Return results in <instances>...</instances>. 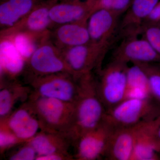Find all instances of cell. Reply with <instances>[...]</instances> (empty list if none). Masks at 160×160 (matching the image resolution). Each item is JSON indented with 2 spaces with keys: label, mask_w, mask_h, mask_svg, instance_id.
<instances>
[{
  "label": "cell",
  "mask_w": 160,
  "mask_h": 160,
  "mask_svg": "<svg viewBox=\"0 0 160 160\" xmlns=\"http://www.w3.org/2000/svg\"><path fill=\"white\" fill-rule=\"evenodd\" d=\"M76 80L78 96L75 102L73 122L68 133L73 144L83 135L101 124L106 112L98 92L97 82L91 72Z\"/></svg>",
  "instance_id": "cell-1"
},
{
  "label": "cell",
  "mask_w": 160,
  "mask_h": 160,
  "mask_svg": "<svg viewBox=\"0 0 160 160\" xmlns=\"http://www.w3.org/2000/svg\"><path fill=\"white\" fill-rule=\"evenodd\" d=\"M27 102L37 116L42 131L68 134L73 122L75 103L44 97L32 91Z\"/></svg>",
  "instance_id": "cell-2"
},
{
  "label": "cell",
  "mask_w": 160,
  "mask_h": 160,
  "mask_svg": "<svg viewBox=\"0 0 160 160\" xmlns=\"http://www.w3.org/2000/svg\"><path fill=\"white\" fill-rule=\"evenodd\" d=\"M155 109L150 98H127L106 110L104 120L114 129L128 127L155 119Z\"/></svg>",
  "instance_id": "cell-3"
},
{
  "label": "cell",
  "mask_w": 160,
  "mask_h": 160,
  "mask_svg": "<svg viewBox=\"0 0 160 160\" xmlns=\"http://www.w3.org/2000/svg\"><path fill=\"white\" fill-rule=\"evenodd\" d=\"M128 68L125 63L112 61L100 70L98 90L106 111L126 99Z\"/></svg>",
  "instance_id": "cell-4"
},
{
  "label": "cell",
  "mask_w": 160,
  "mask_h": 160,
  "mask_svg": "<svg viewBox=\"0 0 160 160\" xmlns=\"http://www.w3.org/2000/svg\"><path fill=\"white\" fill-rule=\"evenodd\" d=\"M32 92L44 97L75 103L77 98V82L67 72L38 76L31 79Z\"/></svg>",
  "instance_id": "cell-5"
},
{
  "label": "cell",
  "mask_w": 160,
  "mask_h": 160,
  "mask_svg": "<svg viewBox=\"0 0 160 160\" xmlns=\"http://www.w3.org/2000/svg\"><path fill=\"white\" fill-rule=\"evenodd\" d=\"M109 46L90 42L68 48L63 54L73 77L77 79L99 67Z\"/></svg>",
  "instance_id": "cell-6"
},
{
  "label": "cell",
  "mask_w": 160,
  "mask_h": 160,
  "mask_svg": "<svg viewBox=\"0 0 160 160\" xmlns=\"http://www.w3.org/2000/svg\"><path fill=\"white\" fill-rule=\"evenodd\" d=\"M114 128L105 121L76 142L74 156L79 160H95L105 156Z\"/></svg>",
  "instance_id": "cell-7"
},
{
  "label": "cell",
  "mask_w": 160,
  "mask_h": 160,
  "mask_svg": "<svg viewBox=\"0 0 160 160\" xmlns=\"http://www.w3.org/2000/svg\"><path fill=\"white\" fill-rule=\"evenodd\" d=\"M1 126L11 131L23 142L34 138L42 131L37 116L26 101L5 118L1 119Z\"/></svg>",
  "instance_id": "cell-8"
},
{
  "label": "cell",
  "mask_w": 160,
  "mask_h": 160,
  "mask_svg": "<svg viewBox=\"0 0 160 160\" xmlns=\"http://www.w3.org/2000/svg\"><path fill=\"white\" fill-rule=\"evenodd\" d=\"M28 62L36 76L62 72L71 74L63 53L45 42L38 46Z\"/></svg>",
  "instance_id": "cell-9"
},
{
  "label": "cell",
  "mask_w": 160,
  "mask_h": 160,
  "mask_svg": "<svg viewBox=\"0 0 160 160\" xmlns=\"http://www.w3.org/2000/svg\"><path fill=\"white\" fill-rule=\"evenodd\" d=\"M152 120L115 129L105 156L109 160H130L136 142Z\"/></svg>",
  "instance_id": "cell-10"
},
{
  "label": "cell",
  "mask_w": 160,
  "mask_h": 160,
  "mask_svg": "<svg viewBox=\"0 0 160 160\" xmlns=\"http://www.w3.org/2000/svg\"><path fill=\"white\" fill-rule=\"evenodd\" d=\"M125 64L160 62V56L144 38L129 37L115 52L113 59Z\"/></svg>",
  "instance_id": "cell-11"
},
{
  "label": "cell",
  "mask_w": 160,
  "mask_h": 160,
  "mask_svg": "<svg viewBox=\"0 0 160 160\" xmlns=\"http://www.w3.org/2000/svg\"><path fill=\"white\" fill-rule=\"evenodd\" d=\"M58 0L42 2L16 25L8 28L2 33V37L9 36L18 32H27L33 33L46 32L52 22L49 10Z\"/></svg>",
  "instance_id": "cell-12"
},
{
  "label": "cell",
  "mask_w": 160,
  "mask_h": 160,
  "mask_svg": "<svg viewBox=\"0 0 160 160\" xmlns=\"http://www.w3.org/2000/svg\"><path fill=\"white\" fill-rule=\"evenodd\" d=\"M119 15L105 9H98L92 12L87 22L91 42L109 45V40L116 29Z\"/></svg>",
  "instance_id": "cell-13"
},
{
  "label": "cell",
  "mask_w": 160,
  "mask_h": 160,
  "mask_svg": "<svg viewBox=\"0 0 160 160\" xmlns=\"http://www.w3.org/2000/svg\"><path fill=\"white\" fill-rule=\"evenodd\" d=\"M26 142L33 147L38 156L60 154L73 158L69 152L73 141L66 133L42 131Z\"/></svg>",
  "instance_id": "cell-14"
},
{
  "label": "cell",
  "mask_w": 160,
  "mask_h": 160,
  "mask_svg": "<svg viewBox=\"0 0 160 160\" xmlns=\"http://www.w3.org/2000/svg\"><path fill=\"white\" fill-rule=\"evenodd\" d=\"M159 2V0H133L123 18L121 30L128 37L140 33L143 23Z\"/></svg>",
  "instance_id": "cell-15"
},
{
  "label": "cell",
  "mask_w": 160,
  "mask_h": 160,
  "mask_svg": "<svg viewBox=\"0 0 160 160\" xmlns=\"http://www.w3.org/2000/svg\"><path fill=\"white\" fill-rule=\"evenodd\" d=\"M43 0H4L0 5L1 26L10 28L25 18Z\"/></svg>",
  "instance_id": "cell-16"
},
{
  "label": "cell",
  "mask_w": 160,
  "mask_h": 160,
  "mask_svg": "<svg viewBox=\"0 0 160 160\" xmlns=\"http://www.w3.org/2000/svg\"><path fill=\"white\" fill-rule=\"evenodd\" d=\"M1 73L13 79L25 69L26 60L9 38H2L0 44Z\"/></svg>",
  "instance_id": "cell-17"
},
{
  "label": "cell",
  "mask_w": 160,
  "mask_h": 160,
  "mask_svg": "<svg viewBox=\"0 0 160 160\" xmlns=\"http://www.w3.org/2000/svg\"><path fill=\"white\" fill-rule=\"evenodd\" d=\"M157 118L152 120L138 138L130 160L158 159L154 130Z\"/></svg>",
  "instance_id": "cell-18"
},
{
  "label": "cell",
  "mask_w": 160,
  "mask_h": 160,
  "mask_svg": "<svg viewBox=\"0 0 160 160\" xmlns=\"http://www.w3.org/2000/svg\"><path fill=\"white\" fill-rule=\"evenodd\" d=\"M87 22L84 21L63 24L56 32L58 42L68 48L90 42L91 40Z\"/></svg>",
  "instance_id": "cell-19"
},
{
  "label": "cell",
  "mask_w": 160,
  "mask_h": 160,
  "mask_svg": "<svg viewBox=\"0 0 160 160\" xmlns=\"http://www.w3.org/2000/svg\"><path fill=\"white\" fill-rule=\"evenodd\" d=\"M32 89L16 83L2 85L0 90L1 119L8 117L18 101L28 99Z\"/></svg>",
  "instance_id": "cell-20"
},
{
  "label": "cell",
  "mask_w": 160,
  "mask_h": 160,
  "mask_svg": "<svg viewBox=\"0 0 160 160\" xmlns=\"http://www.w3.org/2000/svg\"><path fill=\"white\" fill-rule=\"evenodd\" d=\"M126 97L150 98L152 97L147 76L139 65L133 64L127 69Z\"/></svg>",
  "instance_id": "cell-21"
},
{
  "label": "cell",
  "mask_w": 160,
  "mask_h": 160,
  "mask_svg": "<svg viewBox=\"0 0 160 160\" xmlns=\"http://www.w3.org/2000/svg\"><path fill=\"white\" fill-rule=\"evenodd\" d=\"M44 32L33 33L23 32L6 37L11 39L21 55L26 61H28L36 49H37L38 46H39L36 44V38Z\"/></svg>",
  "instance_id": "cell-22"
},
{
  "label": "cell",
  "mask_w": 160,
  "mask_h": 160,
  "mask_svg": "<svg viewBox=\"0 0 160 160\" xmlns=\"http://www.w3.org/2000/svg\"><path fill=\"white\" fill-rule=\"evenodd\" d=\"M139 65L148 78L151 97L160 102V68L150 63H133Z\"/></svg>",
  "instance_id": "cell-23"
},
{
  "label": "cell",
  "mask_w": 160,
  "mask_h": 160,
  "mask_svg": "<svg viewBox=\"0 0 160 160\" xmlns=\"http://www.w3.org/2000/svg\"><path fill=\"white\" fill-rule=\"evenodd\" d=\"M140 33L143 38L160 56V26L150 23H143Z\"/></svg>",
  "instance_id": "cell-24"
},
{
  "label": "cell",
  "mask_w": 160,
  "mask_h": 160,
  "mask_svg": "<svg viewBox=\"0 0 160 160\" xmlns=\"http://www.w3.org/2000/svg\"><path fill=\"white\" fill-rule=\"evenodd\" d=\"M130 2V0H97L92 12L98 9H105L120 14L127 10Z\"/></svg>",
  "instance_id": "cell-25"
},
{
  "label": "cell",
  "mask_w": 160,
  "mask_h": 160,
  "mask_svg": "<svg viewBox=\"0 0 160 160\" xmlns=\"http://www.w3.org/2000/svg\"><path fill=\"white\" fill-rule=\"evenodd\" d=\"M24 143L11 131L6 127L1 126L0 130V149L1 152L9 149L18 144Z\"/></svg>",
  "instance_id": "cell-26"
},
{
  "label": "cell",
  "mask_w": 160,
  "mask_h": 160,
  "mask_svg": "<svg viewBox=\"0 0 160 160\" xmlns=\"http://www.w3.org/2000/svg\"><path fill=\"white\" fill-rule=\"evenodd\" d=\"M38 155L33 147L28 143H24V146L10 155L9 159L11 160H36Z\"/></svg>",
  "instance_id": "cell-27"
},
{
  "label": "cell",
  "mask_w": 160,
  "mask_h": 160,
  "mask_svg": "<svg viewBox=\"0 0 160 160\" xmlns=\"http://www.w3.org/2000/svg\"><path fill=\"white\" fill-rule=\"evenodd\" d=\"M144 23L156 24L160 26V2H159L154 7Z\"/></svg>",
  "instance_id": "cell-28"
},
{
  "label": "cell",
  "mask_w": 160,
  "mask_h": 160,
  "mask_svg": "<svg viewBox=\"0 0 160 160\" xmlns=\"http://www.w3.org/2000/svg\"><path fill=\"white\" fill-rule=\"evenodd\" d=\"M73 158L65 155L60 154H52L47 155L37 156V160H63L72 159Z\"/></svg>",
  "instance_id": "cell-29"
},
{
  "label": "cell",
  "mask_w": 160,
  "mask_h": 160,
  "mask_svg": "<svg viewBox=\"0 0 160 160\" xmlns=\"http://www.w3.org/2000/svg\"><path fill=\"white\" fill-rule=\"evenodd\" d=\"M155 137L157 142H160V117L157 119L156 124L154 130Z\"/></svg>",
  "instance_id": "cell-30"
},
{
  "label": "cell",
  "mask_w": 160,
  "mask_h": 160,
  "mask_svg": "<svg viewBox=\"0 0 160 160\" xmlns=\"http://www.w3.org/2000/svg\"><path fill=\"white\" fill-rule=\"evenodd\" d=\"M157 149L158 152H160V142L157 141Z\"/></svg>",
  "instance_id": "cell-31"
}]
</instances>
